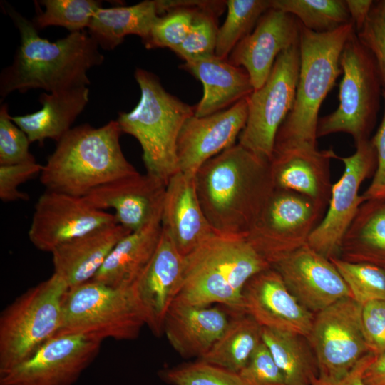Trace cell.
<instances>
[{"label":"cell","mask_w":385,"mask_h":385,"mask_svg":"<svg viewBox=\"0 0 385 385\" xmlns=\"http://www.w3.org/2000/svg\"><path fill=\"white\" fill-rule=\"evenodd\" d=\"M146 325L133 287L115 288L90 280L68 289L56 335L78 334L102 342L133 340Z\"/></svg>","instance_id":"52a82bcc"},{"label":"cell","mask_w":385,"mask_h":385,"mask_svg":"<svg viewBox=\"0 0 385 385\" xmlns=\"http://www.w3.org/2000/svg\"><path fill=\"white\" fill-rule=\"evenodd\" d=\"M195 180L210 225L225 236L246 238L274 190L270 161L239 143L207 161Z\"/></svg>","instance_id":"6da1fadb"},{"label":"cell","mask_w":385,"mask_h":385,"mask_svg":"<svg viewBox=\"0 0 385 385\" xmlns=\"http://www.w3.org/2000/svg\"><path fill=\"white\" fill-rule=\"evenodd\" d=\"M89 101V88L81 86L46 93L39 97L41 109L11 120L27 135L30 143L43 144L47 138L57 143L71 129V125Z\"/></svg>","instance_id":"83f0119b"},{"label":"cell","mask_w":385,"mask_h":385,"mask_svg":"<svg viewBox=\"0 0 385 385\" xmlns=\"http://www.w3.org/2000/svg\"><path fill=\"white\" fill-rule=\"evenodd\" d=\"M327 210L298 192L274 189L245 239L271 265L307 245Z\"/></svg>","instance_id":"8fae6325"},{"label":"cell","mask_w":385,"mask_h":385,"mask_svg":"<svg viewBox=\"0 0 385 385\" xmlns=\"http://www.w3.org/2000/svg\"><path fill=\"white\" fill-rule=\"evenodd\" d=\"M364 385H385V351L378 356L363 373Z\"/></svg>","instance_id":"c3c4849f"},{"label":"cell","mask_w":385,"mask_h":385,"mask_svg":"<svg viewBox=\"0 0 385 385\" xmlns=\"http://www.w3.org/2000/svg\"><path fill=\"white\" fill-rule=\"evenodd\" d=\"M166 185L138 172L100 185L83 198L93 207L113 209L118 224L135 232L162 212Z\"/></svg>","instance_id":"d6986e66"},{"label":"cell","mask_w":385,"mask_h":385,"mask_svg":"<svg viewBox=\"0 0 385 385\" xmlns=\"http://www.w3.org/2000/svg\"><path fill=\"white\" fill-rule=\"evenodd\" d=\"M339 258L385 270V200L364 202L342 239Z\"/></svg>","instance_id":"f546056e"},{"label":"cell","mask_w":385,"mask_h":385,"mask_svg":"<svg viewBox=\"0 0 385 385\" xmlns=\"http://www.w3.org/2000/svg\"><path fill=\"white\" fill-rule=\"evenodd\" d=\"M158 375L170 385H246L239 373L199 359L161 370Z\"/></svg>","instance_id":"8d00e7d4"},{"label":"cell","mask_w":385,"mask_h":385,"mask_svg":"<svg viewBox=\"0 0 385 385\" xmlns=\"http://www.w3.org/2000/svg\"><path fill=\"white\" fill-rule=\"evenodd\" d=\"M270 6L293 15L304 27L318 33L351 21L345 0H270Z\"/></svg>","instance_id":"d6a6232c"},{"label":"cell","mask_w":385,"mask_h":385,"mask_svg":"<svg viewBox=\"0 0 385 385\" xmlns=\"http://www.w3.org/2000/svg\"><path fill=\"white\" fill-rule=\"evenodd\" d=\"M203 86V95L196 106L195 115L202 117L224 111L254 91L245 68L215 55L185 62L181 66Z\"/></svg>","instance_id":"484cf974"},{"label":"cell","mask_w":385,"mask_h":385,"mask_svg":"<svg viewBox=\"0 0 385 385\" xmlns=\"http://www.w3.org/2000/svg\"><path fill=\"white\" fill-rule=\"evenodd\" d=\"M43 165L36 160L9 165H0V199L3 202L26 200L29 195L18 187L40 175Z\"/></svg>","instance_id":"ee69618b"},{"label":"cell","mask_w":385,"mask_h":385,"mask_svg":"<svg viewBox=\"0 0 385 385\" xmlns=\"http://www.w3.org/2000/svg\"><path fill=\"white\" fill-rule=\"evenodd\" d=\"M355 31L352 21L318 33L300 24V66L293 107L279 127L274 150L294 147H317L319 111L342 71L344 44Z\"/></svg>","instance_id":"5b68a950"},{"label":"cell","mask_w":385,"mask_h":385,"mask_svg":"<svg viewBox=\"0 0 385 385\" xmlns=\"http://www.w3.org/2000/svg\"><path fill=\"white\" fill-rule=\"evenodd\" d=\"M220 14L213 10L197 9L188 35L173 52L185 62L215 55Z\"/></svg>","instance_id":"74e56055"},{"label":"cell","mask_w":385,"mask_h":385,"mask_svg":"<svg viewBox=\"0 0 385 385\" xmlns=\"http://www.w3.org/2000/svg\"><path fill=\"white\" fill-rule=\"evenodd\" d=\"M26 134L11 120L6 104L0 108V165L34 161Z\"/></svg>","instance_id":"ab89813d"},{"label":"cell","mask_w":385,"mask_h":385,"mask_svg":"<svg viewBox=\"0 0 385 385\" xmlns=\"http://www.w3.org/2000/svg\"><path fill=\"white\" fill-rule=\"evenodd\" d=\"M262 327L246 313L232 314L215 344L199 360L239 373L262 342Z\"/></svg>","instance_id":"1f68e13d"},{"label":"cell","mask_w":385,"mask_h":385,"mask_svg":"<svg viewBox=\"0 0 385 385\" xmlns=\"http://www.w3.org/2000/svg\"><path fill=\"white\" fill-rule=\"evenodd\" d=\"M239 374L246 385H286L282 372L263 342Z\"/></svg>","instance_id":"b9f144b4"},{"label":"cell","mask_w":385,"mask_h":385,"mask_svg":"<svg viewBox=\"0 0 385 385\" xmlns=\"http://www.w3.org/2000/svg\"><path fill=\"white\" fill-rule=\"evenodd\" d=\"M245 313L262 327L307 337L314 314L304 307L271 266L252 277L242 293Z\"/></svg>","instance_id":"ffe728a7"},{"label":"cell","mask_w":385,"mask_h":385,"mask_svg":"<svg viewBox=\"0 0 385 385\" xmlns=\"http://www.w3.org/2000/svg\"><path fill=\"white\" fill-rule=\"evenodd\" d=\"M248 114L247 97L213 114L190 117L178 140L179 171L195 176L209 160L236 144Z\"/></svg>","instance_id":"e0dca14e"},{"label":"cell","mask_w":385,"mask_h":385,"mask_svg":"<svg viewBox=\"0 0 385 385\" xmlns=\"http://www.w3.org/2000/svg\"><path fill=\"white\" fill-rule=\"evenodd\" d=\"M375 357V355L369 353L343 378L332 380L318 377L312 385H364L363 373Z\"/></svg>","instance_id":"bcb514c9"},{"label":"cell","mask_w":385,"mask_h":385,"mask_svg":"<svg viewBox=\"0 0 385 385\" xmlns=\"http://www.w3.org/2000/svg\"><path fill=\"white\" fill-rule=\"evenodd\" d=\"M332 148L294 147L273 152L270 160L274 189L291 190L327 207L330 200Z\"/></svg>","instance_id":"7402d4cb"},{"label":"cell","mask_w":385,"mask_h":385,"mask_svg":"<svg viewBox=\"0 0 385 385\" xmlns=\"http://www.w3.org/2000/svg\"><path fill=\"white\" fill-rule=\"evenodd\" d=\"M230 317L219 307L194 306L174 300L163 324V333L184 357L206 354L228 325Z\"/></svg>","instance_id":"cb8c5ba5"},{"label":"cell","mask_w":385,"mask_h":385,"mask_svg":"<svg viewBox=\"0 0 385 385\" xmlns=\"http://www.w3.org/2000/svg\"><path fill=\"white\" fill-rule=\"evenodd\" d=\"M134 77L140 98L133 110L119 113L117 121L122 133L140 143L146 173L167 185L179 171L178 140L185 122L195 115V106L166 91L150 71L137 68Z\"/></svg>","instance_id":"8992f818"},{"label":"cell","mask_w":385,"mask_h":385,"mask_svg":"<svg viewBox=\"0 0 385 385\" xmlns=\"http://www.w3.org/2000/svg\"><path fill=\"white\" fill-rule=\"evenodd\" d=\"M162 212L141 229L123 237L91 280L115 288L133 287L149 264L162 234Z\"/></svg>","instance_id":"4316f807"},{"label":"cell","mask_w":385,"mask_h":385,"mask_svg":"<svg viewBox=\"0 0 385 385\" xmlns=\"http://www.w3.org/2000/svg\"><path fill=\"white\" fill-rule=\"evenodd\" d=\"M45 10L38 11L33 20L36 29L62 26L71 32L88 28L91 20L101 7V1L95 0H43Z\"/></svg>","instance_id":"e575fe53"},{"label":"cell","mask_w":385,"mask_h":385,"mask_svg":"<svg viewBox=\"0 0 385 385\" xmlns=\"http://www.w3.org/2000/svg\"><path fill=\"white\" fill-rule=\"evenodd\" d=\"M6 11L20 35V45L12 63L0 76V95L14 91L43 89L48 93L87 86V72L100 66L104 56L86 30L71 32L50 41L38 35L32 21L13 8Z\"/></svg>","instance_id":"7a4b0ae2"},{"label":"cell","mask_w":385,"mask_h":385,"mask_svg":"<svg viewBox=\"0 0 385 385\" xmlns=\"http://www.w3.org/2000/svg\"><path fill=\"white\" fill-rule=\"evenodd\" d=\"M115 223L113 214L93 207L83 197L46 190L35 205L28 235L36 248L51 252L69 240Z\"/></svg>","instance_id":"9a60e30c"},{"label":"cell","mask_w":385,"mask_h":385,"mask_svg":"<svg viewBox=\"0 0 385 385\" xmlns=\"http://www.w3.org/2000/svg\"><path fill=\"white\" fill-rule=\"evenodd\" d=\"M356 32L374 58L385 91V0L374 1L364 26Z\"/></svg>","instance_id":"60d3db41"},{"label":"cell","mask_w":385,"mask_h":385,"mask_svg":"<svg viewBox=\"0 0 385 385\" xmlns=\"http://www.w3.org/2000/svg\"><path fill=\"white\" fill-rule=\"evenodd\" d=\"M351 21L356 31H360L364 26L374 1L372 0H345Z\"/></svg>","instance_id":"7dc6e473"},{"label":"cell","mask_w":385,"mask_h":385,"mask_svg":"<svg viewBox=\"0 0 385 385\" xmlns=\"http://www.w3.org/2000/svg\"><path fill=\"white\" fill-rule=\"evenodd\" d=\"M262 337L286 385H312L318 379L317 357L305 336L262 327Z\"/></svg>","instance_id":"4dcf8cb0"},{"label":"cell","mask_w":385,"mask_h":385,"mask_svg":"<svg viewBox=\"0 0 385 385\" xmlns=\"http://www.w3.org/2000/svg\"><path fill=\"white\" fill-rule=\"evenodd\" d=\"M299 66L298 43L277 56L265 83L247 96V119L237 143L269 161L278 130L294 103Z\"/></svg>","instance_id":"30bf717a"},{"label":"cell","mask_w":385,"mask_h":385,"mask_svg":"<svg viewBox=\"0 0 385 385\" xmlns=\"http://www.w3.org/2000/svg\"><path fill=\"white\" fill-rule=\"evenodd\" d=\"M117 120L94 128H71L48 158L40 174L47 190L84 197L93 189L138 171L126 159L120 144Z\"/></svg>","instance_id":"3957f363"},{"label":"cell","mask_w":385,"mask_h":385,"mask_svg":"<svg viewBox=\"0 0 385 385\" xmlns=\"http://www.w3.org/2000/svg\"><path fill=\"white\" fill-rule=\"evenodd\" d=\"M68 289L53 274L16 297L0 316V374L31 356L60 329Z\"/></svg>","instance_id":"ba28073f"},{"label":"cell","mask_w":385,"mask_h":385,"mask_svg":"<svg viewBox=\"0 0 385 385\" xmlns=\"http://www.w3.org/2000/svg\"><path fill=\"white\" fill-rule=\"evenodd\" d=\"M361 326L369 353L378 356L385 351V299L369 301L362 305Z\"/></svg>","instance_id":"7bdbcfd3"},{"label":"cell","mask_w":385,"mask_h":385,"mask_svg":"<svg viewBox=\"0 0 385 385\" xmlns=\"http://www.w3.org/2000/svg\"><path fill=\"white\" fill-rule=\"evenodd\" d=\"M344 170L332 185L325 215L310 235L307 244L325 257H339L344 235L365 202L359 188L376 168V153L371 139L356 144L355 153L348 157H337Z\"/></svg>","instance_id":"4fadbf2b"},{"label":"cell","mask_w":385,"mask_h":385,"mask_svg":"<svg viewBox=\"0 0 385 385\" xmlns=\"http://www.w3.org/2000/svg\"><path fill=\"white\" fill-rule=\"evenodd\" d=\"M384 115L381 123L371 139L376 153V168L373 180L362 193L365 201L369 200H385V91H382Z\"/></svg>","instance_id":"f6af8a7d"},{"label":"cell","mask_w":385,"mask_h":385,"mask_svg":"<svg viewBox=\"0 0 385 385\" xmlns=\"http://www.w3.org/2000/svg\"><path fill=\"white\" fill-rule=\"evenodd\" d=\"M161 221L163 229L183 257L216 233L202 210L195 176L180 171L166 185Z\"/></svg>","instance_id":"603a6c76"},{"label":"cell","mask_w":385,"mask_h":385,"mask_svg":"<svg viewBox=\"0 0 385 385\" xmlns=\"http://www.w3.org/2000/svg\"><path fill=\"white\" fill-rule=\"evenodd\" d=\"M339 64L343 73L337 109L322 118L317 138L335 133H348L355 144L370 139L382 98V85L376 62L359 39L356 30L343 48Z\"/></svg>","instance_id":"9c48e42d"},{"label":"cell","mask_w":385,"mask_h":385,"mask_svg":"<svg viewBox=\"0 0 385 385\" xmlns=\"http://www.w3.org/2000/svg\"><path fill=\"white\" fill-rule=\"evenodd\" d=\"M183 265L184 257L162 227L153 257L133 285L145 324L156 336L163 333L165 315L179 293Z\"/></svg>","instance_id":"44dd1931"},{"label":"cell","mask_w":385,"mask_h":385,"mask_svg":"<svg viewBox=\"0 0 385 385\" xmlns=\"http://www.w3.org/2000/svg\"><path fill=\"white\" fill-rule=\"evenodd\" d=\"M199 9L178 7L160 16L145 43L146 48H168L173 51L185 40Z\"/></svg>","instance_id":"f35d334b"},{"label":"cell","mask_w":385,"mask_h":385,"mask_svg":"<svg viewBox=\"0 0 385 385\" xmlns=\"http://www.w3.org/2000/svg\"><path fill=\"white\" fill-rule=\"evenodd\" d=\"M227 14L218 29L215 55L227 59L230 54L255 27L258 20L271 8L270 0H227Z\"/></svg>","instance_id":"836d02e7"},{"label":"cell","mask_w":385,"mask_h":385,"mask_svg":"<svg viewBox=\"0 0 385 385\" xmlns=\"http://www.w3.org/2000/svg\"><path fill=\"white\" fill-rule=\"evenodd\" d=\"M130 232L115 223L58 246L51 252L53 274L59 277L68 289L91 280L115 245Z\"/></svg>","instance_id":"d4e9b609"},{"label":"cell","mask_w":385,"mask_h":385,"mask_svg":"<svg viewBox=\"0 0 385 385\" xmlns=\"http://www.w3.org/2000/svg\"><path fill=\"white\" fill-rule=\"evenodd\" d=\"M270 266L298 302L313 314L343 298L351 297L332 261L308 244Z\"/></svg>","instance_id":"2e32d148"},{"label":"cell","mask_w":385,"mask_h":385,"mask_svg":"<svg viewBox=\"0 0 385 385\" xmlns=\"http://www.w3.org/2000/svg\"><path fill=\"white\" fill-rule=\"evenodd\" d=\"M300 23L292 14L270 8L252 31L232 50L228 61L245 69L254 90L269 77L277 56L299 42Z\"/></svg>","instance_id":"ac0fdd59"},{"label":"cell","mask_w":385,"mask_h":385,"mask_svg":"<svg viewBox=\"0 0 385 385\" xmlns=\"http://www.w3.org/2000/svg\"><path fill=\"white\" fill-rule=\"evenodd\" d=\"M362 305L343 298L314 314L306 337L315 354L319 377L337 380L369 353L361 326Z\"/></svg>","instance_id":"7c38bea8"},{"label":"cell","mask_w":385,"mask_h":385,"mask_svg":"<svg viewBox=\"0 0 385 385\" xmlns=\"http://www.w3.org/2000/svg\"><path fill=\"white\" fill-rule=\"evenodd\" d=\"M358 303L385 299V270L369 263L351 262L339 257L329 259Z\"/></svg>","instance_id":"d590c367"},{"label":"cell","mask_w":385,"mask_h":385,"mask_svg":"<svg viewBox=\"0 0 385 385\" xmlns=\"http://www.w3.org/2000/svg\"><path fill=\"white\" fill-rule=\"evenodd\" d=\"M101 344L81 335H55L28 359L0 374V385H73L98 356Z\"/></svg>","instance_id":"5bb4252c"},{"label":"cell","mask_w":385,"mask_h":385,"mask_svg":"<svg viewBox=\"0 0 385 385\" xmlns=\"http://www.w3.org/2000/svg\"><path fill=\"white\" fill-rule=\"evenodd\" d=\"M160 16L158 0H145L129 6L98 8L87 32L99 47L113 50L130 34L140 36L144 44Z\"/></svg>","instance_id":"f1b7e54d"},{"label":"cell","mask_w":385,"mask_h":385,"mask_svg":"<svg viewBox=\"0 0 385 385\" xmlns=\"http://www.w3.org/2000/svg\"><path fill=\"white\" fill-rule=\"evenodd\" d=\"M270 265L245 238L215 233L184 257L175 300L194 306L214 303L245 313L242 293L249 279Z\"/></svg>","instance_id":"277c9868"}]
</instances>
